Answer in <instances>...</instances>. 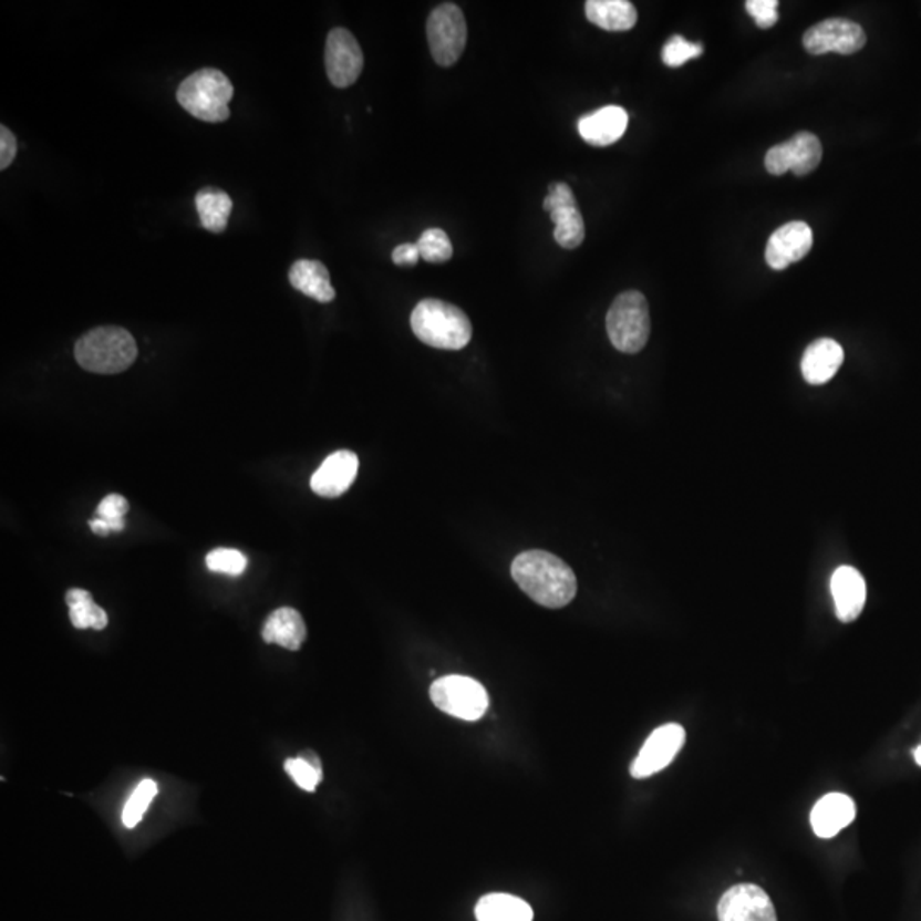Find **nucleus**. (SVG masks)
<instances>
[{
  "instance_id": "obj_8",
  "label": "nucleus",
  "mask_w": 921,
  "mask_h": 921,
  "mask_svg": "<svg viewBox=\"0 0 921 921\" xmlns=\"http://www.w3.org/2000/svg\"><path fill=\"white\" fill-rule=\"evenodd\" d=\"M821 141L810 132H800L790 141L772 147L766 153L765 166L773 176H782L788 172H794L797 176H806L821 164Z\"/></svg>"
},
{
  "instance_id": "obj_28",
  "label": "nucleus",
  "mask_w": 921,
  "mask_h": 921,
  "mask_svg": "<svg viewBox=\"0 0 921 921\" xmlns=\"http://www.w3.org/2000/svg\"><path fill=\"white\" fill-rule=\"evenodd\" d=\"M205 561L210 572L226 573L230 577L241 576L248 567V558L241 551L230 550V548H217L210 551Z\"/></svg>"
},
{
  "instance_id": "obj_18",
  "label": "nucleus",
  "mask_w": 921,
  "mask_h": 921,
  "mask_svg": "<svg viewBox=\"0 0 921 921\" xmlns=\"http://www.w3.org/2000/svg\"><path fill=\"white\" fill-rule=\"evenodd\" d=\"M844 359L845 352L840 343L831 339L816 340L804 352L800 364L804 380L814 386L828 383L844 364Z\"/></svg>"
},
{
  "instance_id": "obj_25",
  "label": "nucleus",
  "mask_w": 921,
  "mask_h": 921,
  "mask_svg": "<svg viewBox=\"0 0 921 921\" xmlns=\"http://www.w3.org/2000/svg\"><path fill=\"white\" fill-rule=\"evenodd\" d=\"M65 601L71 608L69 614H71L72 624L79 630H86V628L104 630L108 624L106 611L93 601L91 592L84 591V589H71L65 596Z\"/></svg>"
},
{
  "instance_id": "obj_37",
  "label": "nucleus",
  "mask_w": 921,
  "mask_h": 921,
  "mask_svg": "<svg viewBox=\"0 0 921 921\" xmlns=\"http://www.w3.org/2000/svg\"><path fill=\"white\" fill-rule=\"evenodd\" d=\"M914 759H917L918 766H921V744L914 749Z\"/></svg>"
},
{
  "instance_id": "obj_19",
  "label": "nucleus",
  "mask_w": 921,
  "mask_h": 921,
  "mask_svg": "<svg viewBox=\"0 0 921 921\" xmlns=\"http://www.w3.org/2000/svg\"><path fill=\"white\" fill-rule=\"evenodd\" d=\"M853 800L845 794H828L814 806L810 825L819 838H832L853 822Z\"/></svg>"
},
{
  "instance_id": "obj_30",
  "label": "nucleus",
  "mask_w": 921,
  "mask_h": 921,
  "mask_svg": "<svg viewBox=\"0 0 921 921\" xmlns=\"http://www.w3.org/2000/svg\"><path fill=\"white\" fill-rule=\"evenodd\" d=\"M283 768H286L287 775L292 778V782L306 791L317 790L318 785L323 780V769L317 768V766L302 758L287 759Z\"/></svg>"
},
{
  "instance_id": "obj_24",
  "label": "nucleus",
  "mask_w": 921,
  "mask_h": 921,
  "mask_svg": "<svg viewBox=\"0 0 921 921\" xmlns=\"http://www.w3.org/2000/svg\"><path fill=\"white\" fill-rule=\"evenodd\" d=\"M195 207L205 229L210 232H223L232 213V200L226 192L207 186L195 197Z\"/></svg>"
},
{
  "instance_id": "obj_31",
  "label": "nucleus",
  "mask_w": 921,
  "mask_h": 921,
  "mask_svg": "<svg viewBox=\"0 0 921 921\" xmlns=\"http://www.w3.org/2000/svg\"><path fill=\"white\" fill-rule=\"evenodd\" d=\"M131 506L125 497L122 495H108L100 501L96 509L97 519L104 520L110 526L112 531H123L125 529V514L128 513Z\"/></svg>"
},
{
  "instance_id": "obj_5",
  "label": "nucleus",
  "mask_w": 921,
  "mask_h": 921,
  "mask_svg": "<svg viewBox=\"0 0 921 921\" xmlns=\"http://www.w3.org/2000/svg\"><path fill=\"white\" fill-rule=\"evenodd\" d=\"M606 330L614 349L639 353L651 337V312L645 296L639 290L618 296L606 317Z\"/></svg>"
},
{
  "instance_id": "obj_36",
  "label": "nucleus",
  "mask_w": 921,
  "mask_h": 921,
  "mask_svg": "<svg viewBox=\"0 0 921 921\" xmlns=\"http://www.w3.org/2000/svg\"><path fill=\"white\" fill-rule=\"evenodd\" d=\"M299 758L306 759V762L311 763V765L317 766V768L323 769V766H321L320 758H318V756L314 755L312 751H302L301 755H299Z\"/></svg>"
},
{
  "instance_id": "obj_17",
  "label": "nucleus",
  "mask_w": 921,
  "mask_h": 921,
  "mask_svg": "<svg viewBox=\"0 0 921 921\" xmlns=\"http://www.w3.org/2000/svg\"><path fill=\"white\" fill-rule=\"evenodd\" d=\"M628 127V113L621 106H604L579 120V134L588 144L606 147L623 137Z\"/></svg>"
},
{
  "instance_id": "obj_22",
  "label": "nucleus",
  "mask_w": 921,
  "mask_h": 921,
  "mask_svg": "<svg viewBox=\"0 0 921 921\" xmlns=\"http://www.w3.org/2000/svg\"><path fill=\"white\" fill-rule=\"evenodd\" d=\"M586 15L596 27L606 31H628L639 21L635 6L628 0H589Z\"/></svg>"
},
{
  "instance_id": "obj_7",
  "label": "nucleus",
  "mask_w": 921,
  "mask_h": 921,
  "mask_svg": "<svg viewBox=\"0 0 921 921\" xmlns=\"http://www.w3.org/2000/svg\"><path fill=\"white\" fill-rule=\"evenodd\" d=\"M428 46L435 62L443 68L456 64L465 52L468 27L463 11L456 4H441L428 15Z\"/></svg>"
},
{
  "instance_id": "obj_14",
  "label": "nucleus",
  "mask_w": 921,
  "mask_h": 921,
  "mask_svg": "<svg viewBox=\"0 0 921 921\" xmlns=\"http://www.w3.org/2000/svg\"><path fill=\"white\" fill-rule=\"evenodd\" d=\"M813 229L806 223L784 224L769 236L766 245V263L773 270H785L790 265L804 260L813 248Z\"/></svg>"
},
{
  "instance_id": "obj_2",
  "label": "nucleus",
  "mask_w": 921,
  "mask_h": 921,
  "mask_svg": "<svg viewBox=\"0 0 921 921\" xmlns=\"http://www.w3.org/2000/svg\"><path fill=\"white\" fill-rule=\"evenodd\" d=\"M410 323L416 339L434 349L460 350L472 340V321L465 311L438 299L418 302Z\"/></svg>"
},
{
  "instance_id": "obj_20",
  "label": "nucleus",
  "mask_w": 921,
  "mask_h": 921,
  "mask_svg": "<svg viewBox=\"0 0 921 921\" xmlns=\"http://www.w3.org/2000/svg\"><path fill=\"white\" fill-rule=\"evenodd\" d=\"M261 637L265 642L277 643L287 651H299L308 637V630L299 611L292 608H280L265 621Z\"/></svg>"
},
{
  "instance_id": "obj_21",
  "label": "nucleus",
  "mask_w": 921,
  "mask_h": 921,
  "mask_svg": "<svg viewBox=\"0 0 921 921\" xmlns=\"http://www.w3.org/2000/svg\"><path fill=\"white\" fill-rule=\"evenodd\" d=\"M290 286L296 290L317 299L318 302H331L337 298L328 268L321 261L298 260L289 271Z\"/></svg>"
},
{
  "instance_id": "obj_10",
  "label": "nucleus",
  "mask_w": 921,
  "mask_h": 921,
  "mask_svg": "<svg viewBox=\"0 0 921 921\" xmlns=\"http://www.w3.org/2000/svg\"><path fill=\"white\" fill-rule=\"evenodd\" d=\"M542 207L553 220L555 241L565 249L579 248L586 238V226L572 188L567 183H551Z\"/></svg>"
},
{
  "instance_id": "obj_32",
  "label": "nucleus",
  "mask_w": 921,
  "mask_h": 921,
  "mask_svg": "<svg viewBox=\"0 0 921 921\" xmlns=\"http://www.w3.org/2000/svg\"><path fill=\"white\" fill-rule=\"evenodd\" d=\"M746 11L755 18L762 30H769L778 23L777 0H747Z\"/></svg>"
},
{
  "instance_id": "obj_1",
  "label": "nucleus",
  "mask_w": 921,
  "mask_h": 921,
  "mask_svg": "<svg viewBox=\"0 0 921 921\" xmlns=\"http://www.w3.org/2000/svg\"><path fill=\"white\" fill-rule=\"evenodd\" d=\"M514 580L532 601L560 610L577 594V577L557 555L531 550L517 555L510 569Z\"/></svg>"
},
{
  "instance_id": "obj_13",
  "label": "nucleus",
  "mask_w": 921,
  "mask_h": 921,
  "mask_svg": "<svg viewBox=\"0 0 921 921\" xmlns=\"http://www.w3.org/2000/svg\"><path fill=\"white\" fill-rule=\"evenodd\" d=\"M718 921H778L772 899L759 886H732L717 908Z\"/></svg>"
},
{
  "instance_id": "obj_6",
  "label": "nucleus",
  "mask_w": 921,
  "mask_h": 921,
  "mask_svg": "<svg viewBox=\"0 0 921 921\" xmlns=\"http://www.w3.org/2000/svg\"><path fill=\"white\" fill-rule=\"evenodd\" d=\"M431 698L444 714L460 721L475 722L487 714L488 693L484 684L468 676L441 677L431 686Z\"/></svg>"
},
{
  "instance_id": "obj_11",
  "label": "nucleus",
  "mask_w": 921,
  "mask_h": 921,
  "mask_svg": "<svg viewBox=\"0 0 921 921\" xmlns=\"http://www.w3.org/2000/svg\"><path fill=\"white\" fill-rule=\"evenodd\" d=\"M328 77L334 87L352 86L364 69V53L359 41L345 28H334L330 31L324 52Z\"/></svg>"
},
{
  "instance_id": "obj_27",
  "label": "nucleus",
  "mask_w": 921,
  "mask_h": 921,
  "mask_svg": "<svg viewBox=\"0 0 921 921\" xmlns=\"http://www.w3.org/2000/svg\"><path fill=\"white\" fill-rule=\"evenodd\" d=\"M157 791H159V788H157L156 782H141L138 787L135 788L134 794L131 795V799L125 804L122 816L123 825L127 826V828H135L141 822L142 816H144L149 804L153 803Z\"/></svg>"
},
{
  "instance_id": "obj_16",
  "label": "nucleus",
  "mask_w": 921,
  "mask_h": 921,
  "mask_svg": "<svg viewBox=\"0 0 921 921\" xmlns=\"http://www.w3.org/2000/svg\"><path fill=\"white\" fill-rule=\"evenodd\" d=\"M831 594L838 620L844 623L857 620L862 614L867 601V586L862 573L853 567L836 569L831 577Z\"/></svg>"
},
{
  "instance_id": "obj_9",
  "label": "nucleus",
  "mask_w": 921,
  "mask_h": 921,
  "mask_svg": "<svg viewBox=\"0 0 921 921\" xmlns=\"http://www.w3.org/2000/svg\"><path fill=\"white\" fill-rule=\"evenodd\" d=\"M867 34L850 19H826L804 33L803 45L813 55L836 52L851 55L866 46Z\"/></svg>"
},
{
  "instance_id": "obj_26",
  "label": "nucleus",
  "mask_w": 921,
  "mask_h": 921,
  "mask_svg": "<svg viewBox=\"0 0 921 921\" xmlns=\"http://www.w3.org/2000/svg\"><path fill=\"white\" fill-rule=\"evenodd\" d=\"M416 246L421 251L422 260L427 261V263H446L453 258V242H451L449 236L437 227L424 230V235L416 241Z\"/></svg>"
},
{
  "instance_id": "obj_33",
  "label": "nucleus",
  "mask_w": 921,
  "mask_h": 921,
  "mask_svg": "<svg viewBox=\"0 0 921 921\" xmlns=\"http://www.w3.org/2000/svg\"><path fill=\"white\" fill-rule=\"evenodd\" d=\"M18 153V141L6 125L0 127V169H8Z\"/></svg>"
},
{
  "instance_id": "obj_34",
  "label": "nucleus",
  "mask_w": 921,
  "mask_h": 921,
  "mask_svg": "<svg viewBox=\"0 0 921 921\" xmlns=\"http://www.w3.org/2000/svg\"><path fill=\"white\" fill-rule=\"evenodd\" d=\"M421 258V251H418L416 242H405V245L396 246L393 251V261L397 267H415Z\"/></svg>"
},
{
  "instance_id": "obj_4",
  "label": "nucleus",
  "mask_w": 921,
  "mask_h": 921,
  "mask_svg": "<svg viewBox=\"0 0 921 921\" xmlns=\"http://www.w3.org/2000/svg\"><path fill=\"white\" fill-rule=\"evenodd\" d=\"M235 87L217 69H201L179 84L176 100L195 118L219 123L229 118Z\"/></svg>"
},
{
  "instance_id": "obj_12",
  "label": "nucleus",
  "mask_w": 921,
  "mask_h": 921,
  "mask_svg": "<svg viewBox=\"0 0 921 921\" xmlns=\"http://www.w3.org/2000/svg\"><path fill=\"white\" fill-rule=\"evenodd\" d=\"M686 741V732L680 724H668L655 728L640 749L639 756L632 763L633 778L652 777L655 773L668 768L676 758Z\"/></svg>"
},
{
  "instance_id": "obj_15",
  "label": "nucleus",
  "mask_w": 921,
  "mask_h": 921,
  "mask_svg": "<svg viewBox=\"0 0 921 921\" xmlns=\"http://www.w3.org/2000/svg\"><path fill=\"white\" fill-rule=\"evenodd\" d=\"M359 457L352 451H337L323 460L312 475L311 488L324 498H337L345 494L358 478Z\"/></svg>"
},
{
  "instance_id": "obj_3",
  "label": "nucleus",
  "mask_w": 921,
  "mask_h": 921,
  "mask_svg": "<svg viewBox=\"0 0 921 921\" xmlns=\"http://www.w3.org/2000/svg\"><path fill=\"white\" fill-rule=\"evenodd\" d=\"M74 355L82 369L94 374H118L134 364L137 343L123 328L101 327L79 339Z\"/></svg>"
},
{
  "instance_id": "obj_35",
  "label": "nucleus",
  "mask_w": 921,
  "mask_h": 921,
  "mask_svg": "<svg viewBox=\"0 0 921 921\" xmlns=\"http://www.w3.org/2000/svg\"><path fill=\"white\" fill-rule=\"evenodd\" d=\"M90 528H91V531H93L94 535H97V536H108L110 532H112V529H110V526L106 525V522H104V520L97 519V517H96V519L91 520Z\"/></svg>"
},
{
  "instance_id": "obj_29",
  "label": "nucleus",
  "mask_w": 921,
  "mask_h": 921,
  "mask_svg": "<svg viewBox=\"0 0 921 921\" xmlns=\"http://www.w3.org/2000/svg\"><path fill=\"white\" fill-rule=\"evenodd\" d=\"M703 46L690 43L681 34H674L662 49V62L668 68H681L687 60L702 55Z\"/></svg>"
},
{
  "instance_id": "obj_23",
  "label": "nucleus",
  "mask_w": 921,
  "mask_h": 921,
  "mask_svg": "<svg viewBox=\"0 0 921 921\" xmlns=\"http://www.w3.org/2000/svg\"><path fill=\"white\" fill-rule=\"evenodd\" d=\"M478 921H532V908L510 894H488L476 904Z\"/></svg>"
}]
</instances>
